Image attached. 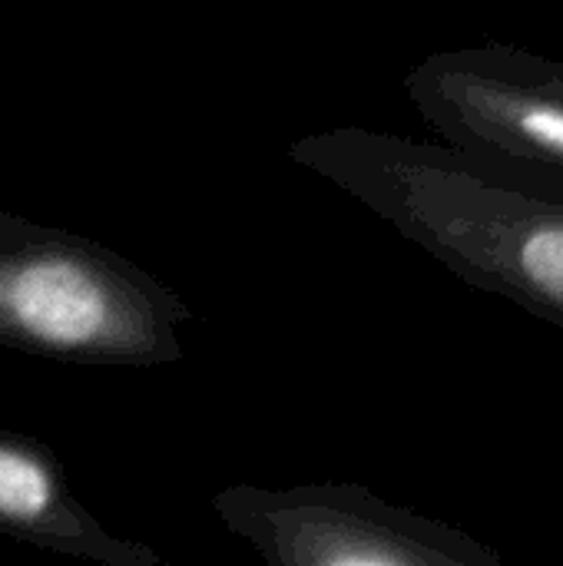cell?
<instances>
[{"instance_id":"6da1fadb","label":"cell","mask_w":563,"mask_h":566,"mask_svg":"<svg viewBox=\"0 0 563 566\" xmlns=\"http://www.w3.org/2000/svg\"><path fill=\"white\" fill-rule=\"evenodd\" d=\"M461 282L563 328V202L521 189L445 143L335 126L289 146Z\"/></svg>"},{"instance_id":"7a4b0ae2","label":"cell","mask_w":563,"mask_h":566,"mask_svg":"<svg viewBox=\"0 0 563 566\" xmlns=\"http://www.w3.org/2000/svg\"><path fill=\"white\" fill-rule=\"evenodd\" d=\"M192 308L123 252L0 212V348L66 365L156 368L183 358Z\"/></svg>"},{"instance_id":"3957f363","label":"cell","mask_w":563,"mask_h":566,"mask_svg":"<svg viewBox=\"0 0 563 566\" xmlns=\"http://www.w3.org/2000/svg\"><path fill=\"white\" fill-rule=\"evenodd\" d=\"M402 90L438 143L563 202V60L511 43L455 46L418 60Z\"/></svg>"},{"instance_id":"277c9868","label":"cell","mask_w":563,"mask_h":566,"mask_svg":"<svg viewBox=\"0 0 563 566\" xmlns=\"http://www.w3.org/2000/svg\"><path fill=\"white\" fill-rule=\"evenodd\" d=\"M212 511L272 566H504L484 541L388 504L365 484H232Z\"/></svg>"},{"instance_id":"5b68a950","label":"cell","mask_w":563,"mask_h":566,"mask_svg":"<svg viewBox=\"0 0 563 566\" xmlns=\"http://www.w3.org/2000/svg\"><path fill=\"white\" fill-rule=\"evenodd\" d=\"M0 534L90 564L163 566L153 547L110 534L73 494L56 451L20 431H0Z\"/></svg>"}]
</instances>
